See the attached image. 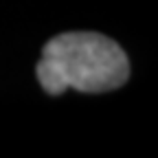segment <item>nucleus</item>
<instances>
[{
	"instance_id": "obj_1",
	"label": "nucleus",
	"mask_w": 158,
	"mask_h": 158,
	"mask_svg": "<svg viewBox=\"0 0 158 158\" xmlns=\"http://www.w3.org/2000/svg\"><path fill=\"white\" fill-rule=\"evenodd\" d=\"M37 81L48 94L108 92L121 88L130 77V59L114 40L92 31H70L44 44L37 62Z\"/></svg>"
}]
</instances>
